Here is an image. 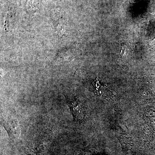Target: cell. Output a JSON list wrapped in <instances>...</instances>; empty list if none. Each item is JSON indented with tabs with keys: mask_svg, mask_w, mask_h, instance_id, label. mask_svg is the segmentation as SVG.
I'll return each instance as SVG.
<instances>
[{
	"mask_svg": "<svg viewBox=\"0 0 155 155\" xmlns=\"http://www.w3.org/2000/svg\"><path fill=\"white\" fill-rule=\"evenodd\" d=\"M67 103L75 119L81 120L83 119L85 115L84 110L80 102L76 100H67Z\"/></svg>",
	"mask_w": 155,
	"mask_h": 155,
	"instance_id": "6da1fadb",
	"label": "cell"
},
{
	"mask_svg": "<svg viewBox=\"0 0 155 155\" xmlns=\"http://www.w3.org/2000/svg\"><path fill=\"white\" fill-rule=\"evenodd\" d=\"M6 130L10 135H16L20 132L19 126L17 119L12 117H9L3 121Z\"/></svg>",
	"mask_w": 155,
	"mask_h": 155,
	"instance_id": "7a4b0ae2",
	"label": "cell"
}]
</instances>
